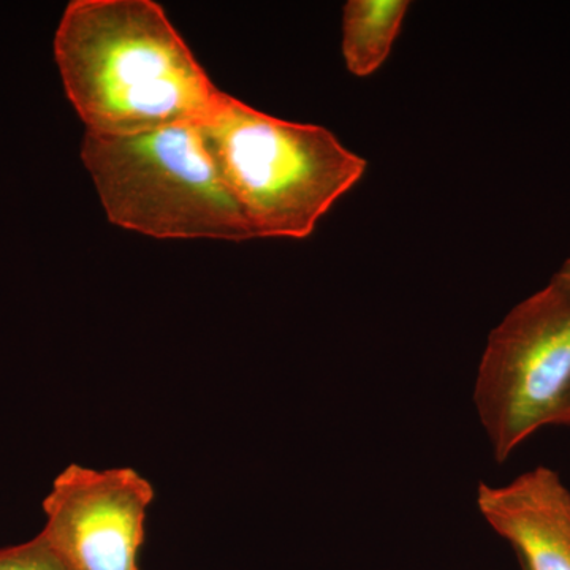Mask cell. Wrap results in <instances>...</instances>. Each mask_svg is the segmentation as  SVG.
<instances>
[{
  "mask_svg": "<svg viewBox=\"0 0 570 570\" xmlns=\"http://www.w3.org/2000/svg\"><path fill=\"white\" fill-rule=\"evenodd\" d=\"M55 59L86 132L204 122L223 94L151 0L70 2L56 31Z\"/></svg>",
  "mask_w": 570,
  "mask_h": 570,
  "instance_id": "obj_1",
  "label": "cell"
},
{
  "mask_svg": "<svg viewBox=\"0 0 570 570\" xmlns=\"http://www.w3.org/2000/svg\"><path fill=\"white\" fill-rule=\"evenodd\" d=\"M200 126L255 238H307L366 174V160L324 127L284 121L225 92Z\"/></svg>",
  "mask_w": 570,
  "mask_h": 570,
  "instance_id": "obj_2",
  "label": "cell"
},
{
  "mask_svg": "<svg viewBox=\"0 0 570 570\" xmlns=\"http://www.w3.org/2000/svg\"><path fill=\"white\" fill-rule=\"evenodd\" d=\"M81 160L108 219L119 227L160 239L255 238L200 122L127 135L86 132Z\"/></svg>",
  "mask_w": 570,
  "mask_h": 570,
  "instance_id": "obj_3",
  "label": "cell"
},
{
  "mask_svg": "<svg viewBox=\"0 0 570 570\" xmlns=\"http://www.w3.org/2000/svg\"><path fill=\"white\" fill-rule=\"evenodd\" d=\"M570 400V283L546 287L490 333L474 384V406L493 459L504 463Z\"/></svg>",
  "mask_w": 570,
  "mask_h": 570,
  "instance_id": "obj_4",
  "label": "cell"
},
{
  "mask_svg": "<svg viewBox=\"0 0 570 570\" xmlns=\"http://www.w3.org/2000/svg\"><path fill=\"white\" fill-rule=\"evenodd\" d=\"M154 490L134 469L71 464L45 498L40 535L67 570H138Z\"/></svg>",
  "mask_w": 570,
  "mask_h": 570,
  "instance_id": "obj_5",
  "label": "cell"
},
{
  "mask_svg": "<svg viewBox=\"0 0 570 570\" xmlns=\"http://www.w3.org/2000/svg\"><path fill=\"white\" fill-rule=\"evenodd\" d=\"M475 502L523 570H570V491L557 471L538 466L505 485L480 482Z\"/></svg>",
  "mask_w": 570,
  "mask_h": 570,
  "instance_id": "obj_6",
  "label": "cell"
},
{
  "mask_svg": "<svg viewBox=\"0 0 570 570\" xmlns=\"http://www.w3.org/2000/svg\"><path fill=\"white\" fill-rule=\"evenodd\" d=\"M409 7L407 0H348L341 22V51L348 73L366 78L384 66Z\"/></svg>",
  "mask_w": 570,
  "mask_h": 570,
  "instance_id": "obj_7",
  "label": "cell"
},
{
  "mask_svg": "<svg viewBox=\"0 0 570 570\" xmlns=\"http://www.w3.org/2000/svg\"><path fill=\"white\" fill-rule=\"evenodd\" d=\"M0 570H67L41 535L0 549Z\"/></svg>",
  "mask_w": 570,
  "mask_h": 570,
  "instance_id": "obj_8",
  "label": "cell"
},
{
  "mask_svg": "<svg viewBox=\"0 0 570 570\" xmlns=\"http://www.w3.org/2000/svg\"><path fill=\"white\" fill-rule=\"evenodd\" d=\"M551 426L570 428V400L569 403L566 404V407L562 409L560 414H558V417L553 420Z\"/></svg>",
  "mask_w": 570,
  "mask_h": 570,
  "instance_id": "obj_9",
  "label": "cell"
},
{
  "mask_svg": "<svg viewBox=\"0 0 570 570\" xmlns=\"http://www.w3.org/2000/svg\"><path fill=\"white\" fill-rule=\"evenodd\" d=\"M557 277H560L562 281H568L570 283V258L562 264L561 268L558 269Z\"/></svg>",
  "mask_w": 570,
  "mask_h": 570,
  "instance_id": "obj_10",
  "label": "cell"
}]
</instances>
